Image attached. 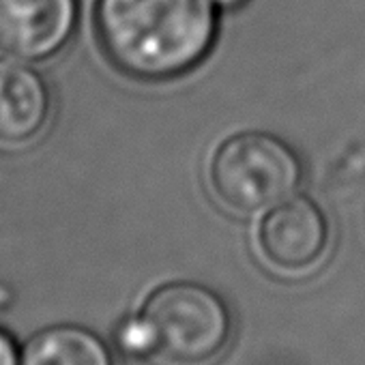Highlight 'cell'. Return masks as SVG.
<instances>
[{
	"label": "cell",
	"mask_w": 365,
	"mask_h": 365,
	"mask_svg": "<svg viewBox=\"0 0 365 365\" xmlns=\"http://www.w3.org/2000/svg\"><path fill=\"white\" fill-rule=\"evenodd\" d=\"M220 14L213 0H95L93 29L114 69L138 82H168L209 58Z\"/></svg>",
	"instance_id": "obj_1"
},
{
	"label": "cell",
	"mask_w": 365,
	"mask_h": 365,
	"mask_svg": "<svg viewBox=\"0 0 365 365\" xmlns=\"http://www.w3.org/2000/svg\"><path fill=\"white\" fill-rule=\"evenodd\" d=\"M228 337L224 299L194 282L159 286L123 333L131 350L148 352L165 365H207L226 348Z\"/></svg>",
	"instance_id": "obj_2"
},
{
	"label": "cell",
	"mask_w": 365,
	"mask_h": 365,
	"mask_svg": "<svg viewBox=\"0 0 365 365\" xmlns=\"http://www.w3.org/2000/svg\"><path fill=\"white\" fill-rule=\"evenodd\" d=\"M209 190L235 215H262L294 196L303 180L297 150L269 131H239L211 153Z\"/></svg>",
	"instance_id": "obj_3"
},
{
	"label": "cell",
	"mask_w": 365,
	"mask_h": 365,
	"mask_svg": "<svg viewBox=\"0 0 365 365\" xmlns=\"http://www.w3.org/2000/svg\"><path fill=\"white\" fill-rule=\"evenodd\" d=\"M331 241L324 211L305 196H290L262 213L256 243L262 260L282 273H305L327 254Z\"/></svg>",
	"instance_id": "obj_4"
},
{
	"label": "cell",
	"mask_w": 365,
	"mask_h": 365,
	"mask_svg": "<svg viewBox=\"0 0 365 365\" xmlns=\"http://www.w3.org/2000/svg\"><path fill=\"white\" fill-rule=\"evenodd\" d=\"M80 0H0V50L26 63L63 54L80 26Z\"/></svg>",
	"instance_id": "obj_5"
},
{
	"label": "cell",
	"mask_w": 365,
	"mask_h": 365,
	"mask_svg": "<svg viewBox=\"0 0 365 365\" xmlns=\"http://www.w3.org/2000/svg\"><path fill=\"white\" fill-rule=\"evenodd\" d=\"M52 88L33 63L0 58V146L16 148L37 140L52 118Z\"/></svg>",
	"instance_id": "obj_6"
},
{
	"label": "cell",
	"mask_w": 365,
	"mask_h": 365,
	"mask_svg": "<svg viewBox=\"0 0 365 365\" xmlns=\"http://www.w3.org/2000/svg\"><path fill=\"white\" fill-rule=\"evenodd\" d=\"M20 365H114V361L93 331L61 324L37 333L26 344Z\"/></svg>",
	"instance_id": "obj_7"
},
{
	"label": "cell",
	"mask_w": 365,
	"mask_h": 365,
	"mask_svg": "<svg viewBox=\"0 0 365 365\" xmlns=\"http://www.w3.org/2000/svg\"><path fill=\"white\" fill-rule=\"evenodd\" d=\"M0 365H20V354L16 350V344L5 331H0Z\"/></svg>",
	"instance_id": "obj_8"
},
{
	"label": "cell",
	"mask_w": 365,
	"mask_h": 365,
	"mask_svg": "<svg viewBox=\"0 0 365 365\" xmlns=\"http://www.w3.org/2000/svg\"><path fill=\"white\" fill-rule=\"evenodd\" d=\"M213 3L222 9V11H232V9H241L245 7L250 0H213Z\"/></svg>",
	"instance_id": "obj_9"
}]
</instances>
